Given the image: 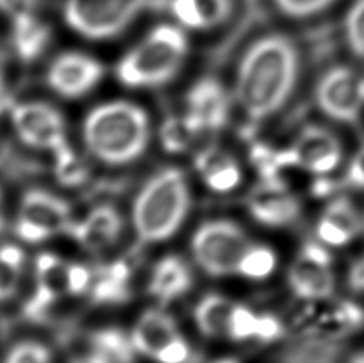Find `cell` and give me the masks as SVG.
Returning a JSON list of instances; mask_svg holds the SVG:
<instances>
[{
	"label": "cell",
	"mask_w": 364,
	"mask_h": 363,
	"mask_svg": "<svg viewBox=\"0 0 364 363\" xmlns=\"http://www.w3.org/2000/svg\"><path fill=\"white\" fill-rule=\"evenodd\" d=\"M302 70L297 43L283 32L255 38L237 66L235 100L251 120L262 122L278 114L294 95Z\"/></svg>",
	"instance_id": "cell-1"
},
{
	"label": "cell",
	"mask_w": 364,
	"mask_h": 363,
	"mask_svg": "<svg viewBox=\"0 0 364 363\" xmlns=\"http://www.w3.org/2000/svg\"><path fill=\"white\" fill-rule=\"evenodd\" d=\"M83 142L106 165H128L146 152L151 120L146 109L129 101H110L91 109L83 120Z\"/></svg>",
	"instance_id": "cell-2"
},
{
	"label": "cell",
	"mask_w": 364,
	"mask_h": 363,
	"mask_svg": "<svg viewBox=\"0 0 364 363\" xmlns=\"http://www.w3.org/2000/svg\"><path fill=\"white\" fill-rule=\"evenodd\" d=\"M191 184L176 167L161 168L141 187L133 204V228L142 243L171 238L191 210Z\"/></svg>",
	"instance_id": "cell-3"
},
{
	"label": "cell",
	"mask_w": 364,
	"mask_h": 363,
	"mask_svg": "<svg viewBox=\"0 0 364 363\" xmlns=\"http://www.w3.org/2000/svg\"><path fill=\"white\" fill-rule=\"evenodd\" d=\"M187 53L186 29L173 23L159 24L122 58L115 75L128 88H159L179 74Z\"/></svg>",
	"instance_id": "cell-4"
},
{
	"label": "cell",
	"mask_w": 364,
	"mask_h": 363,
	"mask_svg": "<svg viewBox=\"0 0 364 363\" xmlns=\"http://www.w3.org/2000/svg\"><path fill=\"white\" fill-rule=\"evenodd\" d=\"M166 0H66L64 21L88 41L120 36L142 13L165 10Z\"/></svg>",
	"instance_id": "cell-5"
},
{
	"label": "cell",
	"mask_w": 364,
	"mask_h": 363,
	"mask_svg": "<svg viewBox=\"0 0 364 363\" xmlns=\"http://www.w3.org/2000/svg\"><path fill=\"white\" fill-rule=\"evenodd\" d=\"M250 238L242 226L230 219H210L192 236L191 248L195 263L211 277L237 274Z\"/></svg>",
	"instance_id": "cell-6"
},
{
	"label": "cell",
	"mask_w": 364,
	"mask_h": 363,
	"mask_svg": "<svg viewBox=\"0 0 364 363\" xmlns=\"http://www.w3.org/2000/svg\"><path fill=\"white\" fill-rule=\"evenodd\" d=\"M73 223V209L66 199L34 187L21 197L13 228L19 241L42 243L56 236L69 234Z\"/></svg>",
	"instance_id": "cell-7"
},
{
	"label": "cell",
	"mask_w": 364,
	"mask_h": 363,
	"mask_svg": "<svg viewBox=\"0 0 364 363\" xmlns=\"http://www.w3.org/2000/svg\"><path fill=\"white\" fill-rule=\"evenodd\" d=\"M315 102L331 120L356 123L364 109V77L343 64L326 69L316 82Z\"/></svg>",
	"instance_id": "cell-8"
},
{
	"label": "cell",
	"mask_w": 364,
	"mask_h": 363,
	"mask_svg": "<svg viewBox=\"0 0 364 363\" xmlns=\"http://www.w3.org/2000/svg\"><path fill=\"white\" fill-rule=\"evenodd\" d=\"M288 287L304 301L320 302L333 298L336 274L326 245L318 241L302 245L288 269Z\"/></svg>",
	"instance_id": "cell-9"
},
{
	"label": "cell",
	"mask_w": 364,
	"mask_h": 363,
	"mask_svg": "<svg viewBox=\"0 0 364 363\" xmlns=\"http://www.w3.org/2000/svg\"><path fill=\"white\" fill-rule=\"evenodd\" d=\"M10 119L18 140L31 149L53 152L68 142L66 120L48 102H19L10 109Z\"/></svg>",
	"instance_id": "cell-10"
},
{
	"label": "cell",
	"mask_w": 364,
	"mask_h": 363,
	"mask_svg": "<svg viewBox=\"0 0 364 363\" xmlns=\"http://www.w3.org/2000/svg\"><path fill=\"white\" fill-rule=\"evenodd\" d=\"M104 74L106 68L97 58L80 51H66L50 63L47 83L61 98L77 100L93 92Z\"/></svg>",
	"instance_id": "cell-11"
},
{
	"label": "cell",
	"mask_w": 364,
	"mask_h": 363,
	"mask_svg": "<svg viewBox=\"0 0 364 363\" xmlns=\"http://www.w3.org/2000/svg\"><path fill=\"white\" fill-rule=\"evenodd\" d=\"M292 167L326 177L342 164L343 147L341 140L329 128L307 125L296 136V141L288 149Z\"/></svg>",
	"instance_id": "cell-12"
},
{
	"label": "cell",
	"mask_w": 364,
	"mask_h": 363,
	"mask_svg": "<svg viewBox=\"0 0 364 363\" xmlns=\"http://www.w3.org/2000/svg\"><path fill=\"white\" fill-rule=\"evenodd\" d=\"M246 209L255 221L267 228H288L302 213L301 200L282 181H261L250 192Z\"/></svg>",
	"instance_id": "cell-13"
},
{
	"label": "cell",
	"mask_w": 364,
	"mask_h": 363,
	"mask_svg": "<svg viewBox=\"0 0 364 363\" xmlns=\"http://www.w3.org/2000/svg\"><path fill=\"white\" fill-rule=\"evenodd\" d=\"M69 265L61 256L43 251L34 263L36 288L26 302L24 312L28 319L42 320L50 309L69 293Z\"/></svg>",
	"instance_id": "cell-14"
},
{
	"label": "cell",
	"mask_w": 364,
	"mask_h": 363,
	"mask_svg": "<svg viewBox=\"0 0 364 363\" xmlns=\"http://www.w3.org/2000/svg\"><path fill=\"white\" fill-rule=\"evenodd\" d=\"M186 114L203 133L223 130L230 119L232 96L214 77H205L195 82L186 98Z\"/></svg>",
	"instance_id": "cell-15"
},
{
	"label": "cell",
	"mask_w": 364,
	"mask_h": 363,
	"mask_svg": "<svg viewBox=\"0 0 364 363\" xmlns=\"http://www.w3.org/2000/svg\"><path fill=\"white\" fill-rule=\"evenodd\" d=\"M123 232L120 211L110 204H101L91 209L85 216L70 226L69 236L90 253H101L119 242Z\"/></svg>",
	"instance_id": "cell-16"
},
{
	"label": "cell",
	"mask_w": 364,
	"mask_h": 363,
	"mask_svg": "<svg viewBox=\"0 0 364 363\" xmlns=\"http://www.w3.org/2000/svg\"><path fill=\"white\" fill-rule=\"evenodd\" d=\"M129 336L138 355L157 362L181 333L174 317L164 309L155 307L147 309L139 315Z\"/></svg>",
	"instance_id": "cell-17"
},
{
	"label": "cell",
	"mask_w": 364,
	"mask_h": 363,
	"mask_svg": "<svg viewBox=\"0 0 364 363\" xmlns=\"http://www.w3.org/2000/svg\"><path fill=\"white\" fill-rule=\"evenodd\" d=\"M165 10L181 28L213 31L225 24L233 15V0H166Z\"/></svg>",
	"instance_id": "cell-18"
},
{
	"label": "cell",
	"mask_w": 364,
	"mask_h": 363,
	"mask_svg": "<svg viewBox=\"0 0 364 363\" xmlns=\"http://www.w3.org/2000/svg\"><path fill=\"white\" fill-rule=\"evenodd\" d=\"M363 221L358 210L346 197L329 202L316 223L318 242L329 248H341L360 234Z\"/></svg>",
	"instance_id": "cell-19"
},
{
	"label": "cell",
	"mask_w": 364,
	"mask_h": 363,
	"mask_svg": "<svg viewBox=\"0 0 364 363\" xmlns=\"http://www.w3.org/2000/svg\"><path fill=\"white\" fill-rule=\"evenodd\" d=\"M10 42L18 60L31 64L41 58L51 43V28L37 11L11 16Z\"/></svg>",
	"instance_id": "cell-20"
},
{
	"label": "cell",
	"mask_w": 364,
	"mask_h": 363,
	"mask_svg": "<svg viewBox=\"0 0 364 363\" xmlns=\"http://www.w3.org/2000/svg\"><path fill=\"white\" fill-rule=\"evenodd\" d=\"M193 285L191 265L178 255H168L154 265L147 291L161 304L176 301L188 293Z\"/></svg>",
	"instance_id": "cell-21"
},
{
	"label": "cell",
	"mask_w": 364,
	"mask_h": 363,
	"mask_svg": "<svg viewBox=\"0 0 364 363\" xmlns=\"http://www.w3.org/2000/svg\"><path fill=\"white\" fill-rule=\"evenodd\" d=\"M132 265L123 259L97 265L87 296L100 306H120L132 296Z\"/></svg>",
	"instance_id": "cell-22"
},
{
	"label": "cell",
	"mask_w": 364,
	"mask_h": 363,
	"mask_svg": "<svg viewBox=\"0 0 364 363\" xmlns=\"http://www.w3.org/2000/svg\"><path fill=\"white\" fill-rule=\"evenodd\" d=\"M195 168L206 187L213 192L235 191L243 179L242 167L227 151L208 146L195 155Z\"/></svg>",
	"instance_id": "cell-23"
},
{
	"label": "cell",
	"mask_w": 364,
	"mask_h": 363,
	"mask_svg": "<svg viewBox=\"0 0 364 363\" xmlns=\"http://www.w3.org/2000/svg\"><path fill=\"white\" fill-rule=\"evenodd\" d=\"M364 320L363 309L353 302L341 301L334 306L324 307L323 312L316 314L314 322L310 320V335L324 336L331 340H341L342 336L355 332Z\"/></svg>",
	"instance_id": "cell-24"
},
{
	"label": "cell",
	"mask_w": 364,
	"mask_h": 363,
	"mask_svg": "<svg viewBox=\"0 0 364 363\" xmlns=\"http://www.w3.org/2000/svg\"><path fill=\"white\" fill-rule=\"evenodd\" d=\"M235 302L219 293H206L193 309V320L198 332L206 338H227Z\"/></svg>",
	"instance_id": "cell-25"
},
{
	"label": "cell",
	"mask_w": 364,
	"mask_h": 363,
	"mask_svg": "<svg viewBox=\"0 0 364 363\" xmlns=\"http://www.w3.org/2000/svg\"><path fill=\"white\" fill-rule=\"evenodd\" d=\"M341 354L339 340L318 335H305V338L289 342L278 355L279 363H337Z\"/></svg>",
	"instance_id": "cell-26"
},
{
	"label": "cell",
	"mask_w": 364,
	"mask_h": 363,
	"mask_svg": "<svg viewBox=\"0 0 364 363\" xmlns=\"http://www.w3.org/2000/svg\"><path fill=\"white\" fill-rule=\"evenodd\" d=\"M91 352H95L109 363H133L134 351L129 333L120 328H101L91 335Z\"/></svg>",
	"instance_id": "cell-27"
},
{
	"label": "cell",
	"mask_w": 364,
	"mask_h": 363,
	"mask_svg": "<svg viewBox=\"0 0 364 363\" xmlns=\"http://www.w3.org/2000/svg\"><path fill=\"white\" fill-rule=\"evenodd\" d=\"M200 135H203V132L187 114L171 115L165 119L159 132L161 147L168 154H184L191 151Z\"/></svg>",
	"instance_id": "cell-28"
},
{
	"label": "cell",
	"mask_w": 364,
	"mask_h": 363,
	"mask_svg": "<svg viewBox=\"0 0 364 363\" xmlns=\"http://www.w3.org/2000/svg\"><path fill=\"white\" fill-rule=\"evenodd\" d=\"M26 268V255L18 245H0V302L18 293Z\"/></svg>",
	"instance_id": "cell-29"
},
{
	"label": "cell",
	"mask_w": 364,
	"mask_h": 363,
	"mask_svg": "<svg viewBox=\"0 0 364 363\" xmlns=\"http://www.w3.org/2000/svg\"><path fill=\"white\" fill-rule=\"evenodd\" d=\"M277 264V253L270 246L250 243L238 264L237 275H242L248 280H265L275 272Z\"/></svg>",
	"instance_id": "cell-30"
},
{
	"label": "cell",
	"mask_w": 364,
	"mask_h": 363,
	"mask_svg": "<svg viewBox=\"0 0 364 363\" xmlns=\"http://www.w3.org/2000/svg\"><path fill=\"white\" fill-rule=\"evenodd\" d=\"M53 173L60 184L79 187L88 179V167L68 142L53 151Z\"/></svg>",
	"instance_id": "cell-31"
},
{
	"label": "cell",
	"mask_w": 364,
	"mask_h": 363,
	"mask_svg": "<svg viewBox=\"0 0 364 363\" xmlns=\"http://www.w3.org/2000/svg\"><path fill=\"white\" fill-rule=\"evenodd\" d=\"M343 41L352 55L364 61V0H352L342 19Z\"/></svg>",
	"instance_id": "cell-32"
},
{
	"label": "cell",
	"mask_w": 364,
	"mask_h": 363,
	"mask_svg": "<svg viewBox=\"0 0 364 363\" xmlns=\"http://www.w3.org/2000/svg\"><path fill=\"white\" fill-rule=\"evenodd\" d=\"M259 325H261V314L252 310L245 304H237L229 323V332L227 338L237 342L245 341H257Z\"/></svg>",
	"instance_id": "cell-33"
},
{
	"label": "cell",
	"mask_w": 364,
	"mask_h": 363,
	"mask_svg": "<svg viewBox=\"0 0 364 363\" xmlns=\"http://www.w3.org/2000/svg\"><path fill=\"white\" fill-rule=\"evenodd\" d=\"M341 0H272L278 13L291 19H314L329 11Z\"/></svg>",
	"instance_id": "cell-34"
},
{
	"label": "cell",
	"mask_w": 364,
	"mask_h": 363,
	"mask_svg": "<svg viewBox=\"0 0 364 363\" xmlns=\"http://www.w3.org/2000/svg\"><path fill=\"white\" fill-rule=\"evenodd\" d=\"M5 363H53V357L50 349L42 342L26 340L10 349Z\"/></svg>",
	"instance_id": "cell-35"
},
{
	"label": "cell",
	"mask_w": 364,
	"mask_h": 363,
	"mask_svg": "<svg viewBox=\"0 0 364 363\" xmlns=\"http://www.w3.org/2000/svg\"><path fill=\"white\" fill-rule=\"evenodd\" d=\"M93 269L80 263H70L69 265V293L73 296L88 295Z\"/></svg>",
	"instance_id": "cell-36"
},
{
	"label": "cell",
	"mask_w": 364,
	"mask_h": 363,
	"mask_svg": "<svg viewBox=\"0 0 364 363\" xmlns=\"http://www.w3.org/2000/svg\"><path fill=\"white\" fill-rule=\"evenodd\" d=\"M346 179L348 186L356 187V189H364V144L352 157Z\"/></svg>",
	"instance_id": "cell-37"
},
{
	"label": "cell",
	"mask_w": 364,
	"mask_h": 363,
	"mask_svg": "<svg viewBox=\"0 0 364 363\" xmlns=\"http://www.w3.org/2000/svg\"><path fill=\"white\" fill-rule=\"evenodd\" d=\"M347 287L355 293H364V255L350 264L347 272Z\"/></svg>",
	"instance_id": "cell-38"
},
{
	"label": "cell",
	"mask_w": 364,
	"mask_h": 363,
	"mask_svg": "<svg viewBox=\"0 0 364 363\" xmlns=\"http://www.w3.org/2000/svg\"><path fill=\"white\" fill-rule=\"evenodd\" d=\"M38 2L41 0H0V11L11 18L24 11H37Z\"/></svg>",
	"instance_id": "cell-39"
},
{
	"label": "cell",
	"mask_w": 364,
	"mask_h": 363,
	"mask_svg": "<svg viewBox=\"0 0 364 363\" xmlns=\"http://www.w3.org/2000/svg\"><path fill=\"white\" fill-rule=\"evenodd\" d=\"M70 363H109L107 360H104L100 355L95 352H90L87 355H80V357H75Z\"/></svg>",
	"instance_id": "cell-40"
},
{
	"label": "cell",
	"mask_w": 364,
	"mask_h": 363,
	"mask_svg": "<svg viewBox=\"0 0 364 363\" xmlns=\"http://www.w3.org/2000/svg\"><path fill=\"white\" fill-rule=\"evenodd\" d=\"M5 73H6V56H5V51L2 50V45H0V93H4V88H5Z\"/></svg>",
	"instance_id": "cell-41"
},
{
	"label": "cell",
	"mask_w": 364,
	"mask_h": 363,
	"mask_svg": "<svg viewBox=\"0 0 364 363\" xmlns=\"http://www.w3.org/2000/svg\"><path fill=\"white\" fill-rule=\"evenodd\" d=\"M5 224V216H4V194L0 191V231L4 229Z\"/></svg>",
	"instance_id": "cell-42"
},
{
	"label": "cell",
	"mask_w": 364,
	"mask_h": 363,
	"mask_svg": "<svg viewBox=\"0 0 364 363\" xmlns=\"http://www.w3.org/2000/svg\"><path fill=\"white\" fill-rule=\"evenodd\" d=\"M347 363H364V351L356 352L352 359H350Z\"/></svg>",
	"instance_id": "cell-43"
},
{
	"label": "cell",
	"mask_w": 364,
	"mask_h": 363,
	"mask_svg": "<svg viewBox=\"0 0 364 363\" xmlns=\"http://www.w3.org/2000/svg\"><path fill=\"white\" fill-rule=\"evenodd\" d=\"M216 363H237L235 360H230V359H227V360H219V362H216Z\"/></svg>",
	"instance_id": "cell-44"
},
{
	"label": "cell",
	"mask_w": 364,
	"mask_h": 363,
	"mask_svg": "<svg viewBox=\"0 0 364 363\" xmlns=\"http://www.w3.org/2000/svg\"><path fill=\"white\" fill-rule=\"evenodd\" d=\"M2 96H4V93H0V98H2ZM2 111H4V101L0 100V112H2Z\"/></svg>",
	"instance_id": "cell-45"
}]
</instances>
